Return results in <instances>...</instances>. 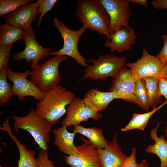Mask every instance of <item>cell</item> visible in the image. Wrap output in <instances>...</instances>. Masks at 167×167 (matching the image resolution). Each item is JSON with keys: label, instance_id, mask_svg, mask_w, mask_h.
<instances>
[{"label": "cell", "instance_id": "obj_26", "mask_svg": "<svg viewBox=\"0 0 167 167\" xmlns=\"http://www.w3.org/2000/svg\"><path fill=\"white\" fill-rule=\"evenodd\" d=\"M7 70L0 69V105L1 106L6 103L14 95L12 86L7 81Z\"/></svg>", "mask_w": 167, "mask_h": 167}, {"label": "cell", "instance_id": "obj_36", "mask_svg": "<svg viewBox=\"0 0 167 167\" xmlns=\"http://www.w3.org/2000/svg\"><path fill=\"white\" fill-rule=\"evenodd\" d=\"M137 167H149V166L147 161L146 160H143L140 163H137Z\"/></svg>", "mask_w": 167, "mask_h": 167}, {"label": "cell", "instance_id": "obj_21", "mask_svg": "<svg viewBox=\"0 0 167 167\" xmlns=\"http://www.w3.org/2000/svg\"><path fill=\"white\" fill-rule=\"evenodd\" d=\"M73 126V132L86 137L97 149H103L106 148L108 141L104 136L101 128L94 127L87 128L79 125Z\"/></svg>", "mask_w": 167, "mask_h": 167}, {"label": "cell", "instance_id": "obj_7", "mask_svg": "<svg viewBox=\"0 0 167 167\" xmlns=\"http://www.w3.org/2000/svg\"><path fill=\"white\" fill-rule=\"evenodd\" d=\"M109 18L110 33L123 28H132L129 21L132 15L130 0H100Z\"/></svg>", "mask_w": 167, "mask_h": 167}, {"label": "cell", "instance_id": "obj_5", "mask_svg": "<svg viewBox=\"0 0 167 167\" xmlns=\"http://www.w3.org/2000/svg\"><path fill=\"white\" fill-rule=\"evenodd\" d=\"M68 57L56 55L43 64L31 69L30 80L45 93L58 85L61 79L59 66Z\"/></svg>", "mask_w": 167, "mask_h": 167}, {"label": "cell", "instance_id": "obj_11", "mask_svg": "<svg viewBox=\"0 0 167 167\" xmlns=\"http://www.w3.org/2000/svg\"><path fill=\"white\" fill-rule=\"evenodd\" d=\"M80 138L84 143L76 146V154L64 156L66 163L71 167H101L97 149L88 140L81 136Z\"/></svg>", "mask_w": 167, "mask_h": 167}, {"label": "cell", "instance_id": "obj_9", "mask_svg": "<svg viewBox=\"0 0 167 167\" xmlns=\"http://www.w3.org/2000/svg\"><path fill=\"white\" fill-rule=\"evenodd\" d=\"M24 39L25 47L22 51L15 54L13 59L20 62L25 59L28 63L32 62L31 69L39 65L40 61L49 56L50 49L43 47L37 42L34 30L32 27L25 30Z\"/></svg>", "mask_w": 167, "mask_h": 167}, {"label": "cell", "instance_id": "obj_10", "mask_svg": "<svg viewBox=\"0 0 167 167\" xmlns=\"http://www.w3.org/2000/svg\"><path fill=\"white\" fill-rule=\"evenodd\" d=\"M31 71L27 70L23 73L16 72L10 68L7 70V78L12 82L14 95L20 101L24 100L25 97L31 96L40 101L44 96L45 93L41 91L30 80L27 78Z\"/></svg>", "mask_w": 167, "mask_h": 167}, {"label": "cell", "instance_id": "obj_15", "mask_svg": "<svg viewBox=\"0 0 167 167\" xmlns=\"http://www.w3.org/2000/svg\"><path fill=\"white\" fill-rule=\"evenodd\" d=\"M37 1L22 6L6 17V23L25 30L31 27L32 22L37 16Z\"/></svg>", "mask_w": 167, "mask_h": 167}, {"label": "cell", "instance_id": "obj_25", "mask_svg": "<svg viewBox=\"0 0 167 167\" xmlns=\"http://www.w3.org/2000/svg\"><path fill=\"white\" fill-rule=\"evenodd\" d=\"M136 104L147 112L150 108V100L146 83L143 79H137L135 86Z\"/></svg>", "mask_w": 167, "mask_h": 167}, {"label": "cell", "instance_id": "obj_17", "mask_svg": "<svg viewBox=\"0 0 167 167\" xmlns=\"http://www.w3.org/2000/svg\"><path fill=\"white\" fill-rule=\"evenodd\" d=\"M0 129L7 133L17 148L19 155L18 167H39L36 158L35 157L36 152L33 150L28 149L13 134L8 119L4 120Z\"/></svg>", "mask_w": 167, "mask_h": 167}, {"label": "cell", "instance_id": "obj_39", "mask_svg": "<svg viewBox=\"0 0 167 167\" xmlns=\"http://www.w3.org/2000/svg\"><path fill=\"white\" fill-rule=\"evenodd\" d=\"M0 167H17L15 166H0Z\"/></svg>", "mask_w": 167, "mask_h": 167}, {"label": "cell", "instance_id": "obj_2", "mask_svg": "<svg viewBox=\"0 0 167 167\" xmlns=\"http://www.w3.org/2000/svg\"><path fill=\"white\" fill-rule=\"evenodd\" d=\"M75 16L82 25L109 39L110 34L109 17L100 0H78Z\"/></svg>", "mask_w": 167, "mask_h": 167}, {"label": "cell", "instance_id": "obj_35", "mask_svg": "<svg viewBox=\"0 0 167 167\" xmlns=\"http://www.w3.org/2000/svg\"><path fill=\"white\" fill-rule=\"evenodd\" d=\"M130 3L139 4L142 5H146L148 4L147 0H130Z\"/></svg>", "mask_w": 167, "mask_h": 167}, {"label": "cell", "instance_id": "obj_1", "mask_svg": "<svg viewBox=\"0 0 167 167\" xmlns=\"http://www.w3.org/2000/svg\"><path fill=\"white\" fill-rule=\"evenodd\" d=\"M74 97L73 93L58 85L45 93L36 104L35 111L41 118L51 125H54L66 114V106Z\"/></svg>", "mask_w": 167, "mask_h": 167}, {"label": "cell", "instance_id": "obj_14", "mask_svg": "<svg viewBox=\"0 0 167 167\" xmlns=\"http://www.w3.org/2000/svg\"><path fill=\"white\" fill-rule=\"evenodd\" d=\"M137 37L134 29L123 28L111 33L109 39L105 41L104 45L109 48L111 53L116 51L122 53L132 49V46L135 44Z\"/></svg>", "mask_w": 167, "mask_h": 167}, {"label": "cell", "instance_id": "obj_32", "mask_svg": "<svg viewBox=\"0 0 167 167\" xmlns=\"http://www.w3.org/2000/svg\"><path fill=\"white\" fill-rule=\"evenodd\" d=\"M136 154V149L132 148L131 155L128 156L121 167H137Z\"/></svg>", "mask_w": 167, "mask_h": 167}, {"label": "cell", "instance_id": "obj_27", "mask_svg": "<svg viewBox=\"0 0 167 167\" xmlns=\"http://www.w3.org/2000/svg\"><path fill=\"white\" fill-rule=\"evenodd\" d=\"M32 0H0V17L12 12L19 7L30 3Z\"/></svg>", "mask_w": 167, "mask_h": 167}, {"label": "cell", "instance_id": "obj_6", "mask_svg": "<svg viewBox=\"0 0 167 167\" xmlns=\"http://www.w3.org/2000/svg\"><path fill=\"white\" fill-rule=\"evenodd\" d=\"M54 24L61 35L63 45L62 48L58 51L49 52V56L58 55L70 57L74 59L78 64L87 67L88 65L86 59L81 55L78 49L79 38L86 29L82 27L77 30H72L68 28L64 23L57 17L54 18Z\"/></svg>", "mask_w": 167, "mask_h": 167}, {"label": "cell", "instance_id": "obj_34", "mask_svg": "<svg viewBox=\"0 0 167 167\" xmlns=\"http://www.w3.org/2000/svg\"><path fill=\"white\" fill-rule=\"evenodd\" d=\"M151 4L154 9H167V0H154L151 1Z\"/></svg>", "mask_w": 167, "mask_h": 167}, {"label": "cell", "instance_id": "obj_13", "mask_svg": "<svg viewBox=\"0 0 167 167\" xmlns=\"http://www.w3.org/2000/svg\"><path fill=\"white\" fill-rule=\"evenodd\" d=\"M66 114L62 123L67 127L79 125L90 118L97 121L102 116L99 112L92 110L83 99L75 97L67 107Z\"/></svg>", "mask_w": 167, "mask_h": 167}, {"label": "cell", "instance_id": "obj_12", "mask_svg": "<svg viewBox=\"0 0 167 167\" xmlns=\"http://www.w3.org/2000/svg\"><path fill=\"white\" fill-rule=\"evenodd\" d=\"M113 79L109 91L116 93L120 99L136 104L135 86L137 79L132 71L125 66Z\"/></svg>", "mask_w": 167, "mask_h": 167}, {"label": "cell", "instance_id": "obj_8", "mask_svg": "<svg viewBox=\"0 0 167 167\" xmlns=\"http://www.w3.org/2000/svg\"><path fill=\"white\" fill-rule=\"evenodd\" d=\"M126 66L138 79L149 77L162 78L165 65L156 56L151 54L144 48L140 58L135 62L126 63Z\"/></svg>", "mask_w": 167, "mask_h": 167}, {"label": "cell", "instance_id": "obj_38", "mask_svg": "<svg viewBox=\"0 0 167 167\" xmlns=\"http://www.w3.org/2000/svg\"><path fill=\"white\" fill-rule=\"evenodd\" d=\"M166 126L165 128V138L166 140H167V120L166 122Z\"/></svg>", "mask_w": 167, "mask_h": 167}, {"label": "cell", "instance_id": "obj_22", "mask_svg": "<svg viewBox=\"0 0 167 167\" xmlns=\"http://www.w3.org/2000/svg\"><path fill=\"white\" fill-rule=\"evenodd\" d=\"M25 30L6 23L0 25V49L12 45L17 41L24 39Z\"/></svg>", "mask_w": 167, "mask_h": 167}, {"label": "cell", "instance_id": "obj_37", "mask_svg": "<svg viewBox=\"0 0 167 167\" xmlns=\"http://www.w3.org/2000/svg\"><path fill=\"white\" fill-rule=\"evenodd\" d=\"M162 78H163L167 81V64L165 65Z\"/></svg>", "mask_w": 167, "mask_h": 167}, {"label": "cell", "instance_id": "obj_3", "mask_svg": "<svg viewBox=\"0 0 167 167\" xmlns=\"http://www.w3.org/2000/svg\"><path fill=\"white\" fill-rule=\"evenodd\" d=\"M14 120L13 129L19 133L20 129L28 132L32 137L39 148L48 150L50 141L49 133L52 125L41 118L32 108L28 114L23 117L12 116Z\"/></svg>", "mask_w": 167, "mask_h": 167}, {"label": "cell", "instance_id": "obj_24", "mask_svg": "<svg viewBox=\"0 0 167 167\" xmlns=\"http://www.w3.org/2000/svg\"><path fill=\"white\" fill-rule=\"evenodd\" d=\"M145 81L150 100V108L153 109L162 103V96L159 88V78L154 77L143 78Z\"/></svg>", "mask_w": 167, "mask_h": 167}, {"label": "cell", "instance_id": "obj_4", "mask_svg": "<svg viewBox=\"0 0 167 167\" xmlns=\"http://www.w3.org/2000/svg\"><path fill=\"white\" fill-rule=\"evenodd\" d=\"M87 60L91 64L86 67L80 81L88 78L94 81L104 80L109 77L113 78L126 64L125 55L119 57L113 54L100 55L95 60Z\"/></svg>", "mask_w": 167, "mask_h": 167}, {"label": "cell", "instance_id": "obj_29", "mask_svg": "<svg viewBox=\"0 0 167 167\" xmlns=\"http://www.w3.org/2000/svg\"><path fill=\"white\" fill-rule=\"evenodd\" d=\"M39 167H56L49 160L48 150L41 149L36 157Z\"/></svg>", "mask_w": 167, "mask_h": 167}, {"label": "cell", "instance_id": "obj_31", "mask_svg": "<svg viewBox=\"0 0 167 167\" xmlns=\"http://www.w3.org/2000/svg\"><path fill=\"white\" fill-rule=\"evenodd\" d=\"M164 45L161 49L157 53L156 56L164 65L167 64V34L162 36Z\"/></svg>", "mask_w": 167, "mask_h": 167}, {"label": "cell", "instance_id": "obj_18", "mask_svg": "<svg viewBox=\"0 0 167 167\" xmlns=\"http://www.w3.org/2000/svg\"><path fill=\"white\" fill-rule=\"evenodd\" d=\"M120 99L116 93L111 92H102L97 88L90 89L83 99L84 102L96 112L106 109L113 100Z\"/></svg>", "mask_w": 167, "mask_h": 167}, {"label": "cell", "instance_id": "obj_30", "mask_svg": "<svg viewBox=\"0 0 167 167\" xmlns=\"http://www.w3.org/2000/svg\"><path fill=\"white\" fill-rule=\"evenodd\" d=\"M12 45L0 49V69L9 68V57Z\"/></svg>", "mask_w": 167, "mask_h": 167}, {"label": "cell", "instance_id": "obj_20", "mask_svg": "<svg viewBox=\"0 0 167 167\" xmlns=\"http://www.w3.org/2000/svg\"><path fill=\"white\" fill-rule=\"evenodd\" d=\"M152 128L150 131L151 139L155 141L153 145L147 146L145 151L157 156L160 161V167H167V140L165 135L157 136V131L158 126Z\"/></svg>", "mask_w": 167, "mask_h": 167}, {"label": "cell", "instance_id": "obj_16", "mask_svg": "<svg viewBox=\"0 0 167 167\" xmlns=\"http://www.w3.org/2000/svg\"><path fill=\"white\" fill-rule=\"evenodd\" d=\"M101 167H121L128 157L122 152L115 133L111 141H108L105 149H97Z\"/></svg>", "mask_w": 167, "mask_h": 167}, {"label": "cell", "instance_id": "obj_28", "mask_svg": "<svg viewBox=\"0 0 167 167\" xmlns=\"http://www.w3.org/2000/svg\"><path fill=\"white\" fill-rule=\"evenodd\" d=\"M57 0H38V5L37 16L40 15L38 20L37 26H39L45 14L51 10L54 7Z\"/></svg>", "mask_w": 167, "mask_h": 167}, {"label": "cell", "instance_id": "obj_19", "mask_svg": "<svg viewBox=\"0 0 167 167\" xmlns=\"http://www.w3.org/2000/svg\"><path fill=\"white\" fill-rule=\"evenodd\" d=\"M67 127H62L52 130L54 136V144L59 151L68 156L76 154L77 152L76 146L74 143L76 133L68 131Z\"/></svg>", "mask_w": 167, "mask_h": 167}, {"label": "cell", "instance_id": "obj_33", "mask_svg": "<svg viewBox=\"0 0 167 167\" xmlns=\"http://www.w3.org/2000/svg\"><path fill=\"white\" fill-rule=\"evenodd\" d=\"M158 85L161 95L163 96L167 101V81L163 78H160Z\"/></svg>", "mask_w": 167, "mask_h": 167}, {"label": "cell", "instance_id": "obj_23", "mask_svg": "<svg viewBox=\"0 0 167 167\" xmlns=\"http://www.w3.org/2000/svg\"><path fill=\"white\" fill-rule=\"evenodd\" d=\"M167 103V101L166 100L155 109L146 113L142 114L133 113L131 120L125 127L121 129V131H126L135 129L143 131L151 117Z\"/></svg>", "mask_w": 167, "mask_h": 167}]
</instances>
